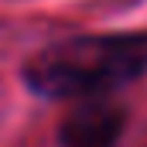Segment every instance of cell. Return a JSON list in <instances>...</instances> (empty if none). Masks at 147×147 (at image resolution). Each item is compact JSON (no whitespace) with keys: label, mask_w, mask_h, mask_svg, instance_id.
<instances>
[{"label":"cell","mask_w":147,"mask_h":147,"mask_svg":"<svg viewBox=\"0 0 147 147\" xmlns=\"http://www.w3.org/2000/svg\"><path fill=\"white\" fill-rule=\"evenodd\" d=\"M147 75V31L79 34L38 48L24 58L21 82L48 103L116 96Z\"/></svg>","instance_id":"obj_1"},{"label":"cell","mask_w":147,"mask_h":147,"mask_svg":"<svg viewBox=\"0 0 147 147\" xmlns=\"http://www.w3.org/2000/svg\"><path fill=\"white\" fill-rule=\"evenodd\" d=\"M127 120H130V110L113 96L82 99V103H72V110L62 116L55 144L58 147H116L120 137L127 134Z\"/></svg>","instance_id":"obj_2"}]
</instances>
